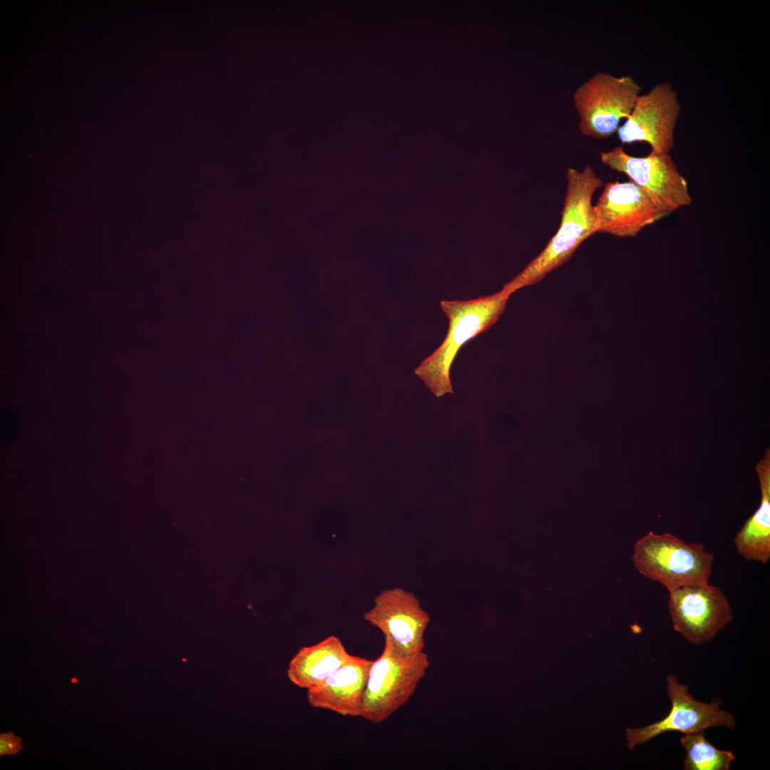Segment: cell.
Listing matches in <instances>:
<instances>
[{"label": "cell", "instance_id": "1", "mask_svg": "<svg viewBox=\"0 0 770 770\" xmlns=\"http://www.w3.org/2000/svg\"><path fill=\"white\" fill-rule=\"evenodd\" d=\"M566 191L560 225L543 250L502 290L508 295L533 285L566 262L586 239L595 233V217L592 203L595 192L603 186L590 165L581 170L566 171Z\"/></svg>", "mask_w": 770, "mask_h": 770}, {"label": "cell", "instance_id": "2", "mask_svg": "<svg viewBox=\"0 0 770 770\" xmlns=\"http://www.w3.org/2000/svg\"><path fill=\"white\" fill-rule=\"evenodd\" d=\"M509 297L500 290L474 299L441 302L449 322L446 337L415 369V374L435 396L441 397L453 393L450 370L459 349L497 322Z\"/></svg>", "mask_w": 770, "mask_h": 770}, {"label": "cell", "instance_id": "3", "mask_svg": "<svg viewBox=\"0 0 770 770\" xmlns=\"http://www.w3.org/2000/svg\"><path fill=\"white\" fill-rule=\"evenodd\" d=\"M632 559L640 574L669 592L709 583L714 557L701 543H687L669 533L650 531L635 543Z\"/></svg>", "mask_w": 770, "mask_h": 770}, {"label": "cell", "instance_id": "4", "mask_svg": "<svg viewBox=\"0 0 770 770\" xmlns=\"http://www.w3.org/2000/svg\"><path fill=\"white\" fill-rule=\"evenodd\" d=\"M423 651L408 654L387 637L381 655L373 660L363 694L360 717L380 724L404 706L430 666Z\"/></svg>", "mask_w": 770, "mask_h": 770}, {"label": "cell", "instance_id": "5", "mask_svg": "<svg viewBox=\"0 0 770 770\" xmlns=\"http://www.w3.org/2000/svg\"><path fill=\"white\" fill-rule=\"evenodd\" d=\"M641 86L630 76L597 72L575 91L573 98L580 116L579 128L587 137L601 140L617 132L630 114Z\"/></svg>", "mask_w": 770, "mask_h": 770}, {"label": "cell", "instance_id": "6", "mask_svg": "<svg viewBox=\"0 0 770 770\" xmlns=\"http://www.w3.org/2000/svg\"><path fill=\"white\" fill-rule=\"evenodd\" d=\"M667 695L671 709L662 719L640 728H627L626 745L630 750L668 732L683 734L705 731L711 727L734 729V715L720 708L722 701L714 697L711 702H702L689 692L688 686L680 683L673 674L666 677Z\"/></svg>", "mask_w": 770, "mask_h": 770}, {"label": "cell", "instance_id": "7", "mask_svg": "<svg viewBox=\"0 0 770 770\" xmlns=\"http://www.w3.org/2000/svg\"><path fill=\"white\" fill-rule=\"evenodd\" d=\"M600 160L611 170L625 174L672 213L692 204L688 183L670 153L651 151L646 156L636 157L617 146L602 152Z\"/></svg>", "mask_w": 770, "mask_h": 770}, {"label": "cell", "instance_id": "8", "mask_svg": "<svg viewBox=\"0 0 770 770\" xmlns=\"http://www.w3.org/2000/svg\"><path fill=\"white\" fill-rule=\"evenodd\" d=\"M668 610L674 630L694 645L711 642L733 620L727 597L710 583L669 591Z\"/></svg>", "mask_w": 770, "mask_h": 770}, {"label": "cell", "instance_id": "9", "mask_svg": "<svg viewBox=\"0 0 770 770\" xmlns=\"http://www.w3.org/2000/svg\"><path fill=\"white\" fill-rule=\"evenodd\" d=\"M681 112L679 96L672 83H657L637 97L630 114L617 130L618 138L623 145L645 142L652 152L670 153Z\"/></svg>", "mask_w": 770, "mask_h": 770}, {"label": "cell", "instance_id": "10", "mask_svg": "<svg viewBox=\"0 0 770 770\" xmlns=\"http://www.w3.org/2000/svg\"><path fill=\"white\" fill-rule=\"evenodd\" d=\"M595 232L632 237L672 212L632 180L609 182L596 204Z\"/></svg>", "mask_w": 770, "mask_h": 770}, {"label": "cell", "instance_id": "11", "mask_svg": "<svg viewBox=\"0 0 770 770\" xmlns=\"http://www.w3.org/2000/svg\"><path fill=\"white\" fill-rule=\"evenodd\" d=\"M364 619L401 651L408 654L423 651V635L430 618L412 592L401 588L384 590L364 612Z\"/></svg>", "mask_w": 770, "mask_h": 770}, {"label": "cell", "instance_id": "12", "mask_svg": "<svg viewBox=\"0 0 770 770\" xmlns=\"http://www.w3.org/2000/svg\"><path fill=\"white\" fill-rule=\"evenodd\" d=\"M373 660L351 655L337 670L307 689L308 704L344 717H360L363 694Z\"/></svg>", "mask_w": 770, "mask_h": 770}, {"label": "cell", "instance_id": "13", "mask_svg": "<svg viewBox=\"0 0 770 770\" xmlns=\"http://www.w3.org/2000/svg\"><path fill=\"white\" fill-rule=\"evenodd\" d=\"M761 488V502L758 509L738 530L734 538L736 551L748 561L763 564L770 560V451L757 463Z\"/></svg>", "mask_w": 770, "mask_h": 770}, {"label": "cell", "instance_id": "14", "mask_svg": "<svg viewBox=\"0 0 770 770\" xmlns=\"http://www.w3.org/2000/svg\"><path fill=\"white\" fill-rule=\"evenodd\" d=\"M351 656L342 642L331 635L298 650L289 663L287 677L295 686L310 689L334 673Z\"/></svg>", "mask_w": 770, "mask_h": 770}, {"label": "cell", "instance_id": "15", "mask_svg": "<svg viewBox=\"0 0 770 770\" xmlns=\"http://www.w3.org/2000/svg\"><path fill=\"white\" fill-rule=\"evenodd\" d=\"M680 744L686 751L684 770H729L735 760L732 751L717 749L710 743L704 731L684 734Z\"/></svg>", "mask_w": 770, "mask_h": 770}, {"label": "cell", "instance_id": "16", "mask_svg": "<svg viewBox=\"0 0 770 770\" xmlns=\"http://www.w3.org/2000/svg\"><path fill=\"white\" fill-rule=\"evenodd\" d=\"M22 739L12 732L0 734V756H13L24 749Z\"/></svg>", "mask_w": 770, "mask_h": 770}]
</instances>
